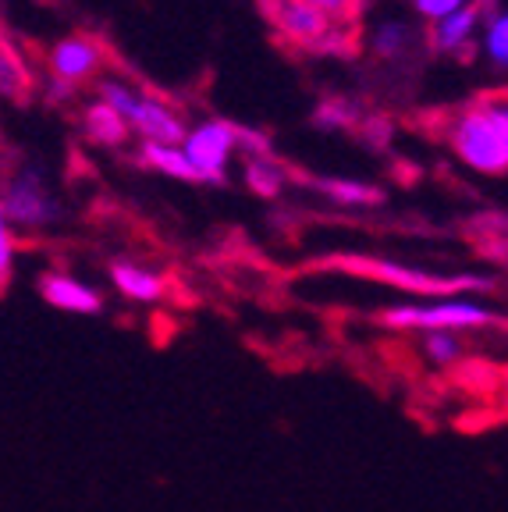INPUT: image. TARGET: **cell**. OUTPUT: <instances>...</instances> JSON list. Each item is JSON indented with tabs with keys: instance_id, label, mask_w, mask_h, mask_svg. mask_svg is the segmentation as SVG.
<instances>
[{
	"instance_id": "1",
	"label": "cell",
	"mask_w": 508,
	"mask_h": 512,
	"mask_svg": "<svg viewBox=\"0 0 508 512\" xmlns=\"http://www.w3.org/2000/svg\"><path fill=\"white\" fill-rule=\"evenodd\" d=\"M448 146L455 157L477 175H505L508 171V104L505 93L477 96L448 121Z\"/></svg>"
},
{
	"instance_id": "2",
	"label": "cell",
	"mask_w": 508,
	"mask_h": 512,
	"mask_svg": "<svg viewBox=\"0 0 508 512\" xmlns=\"http://www.w3.org/2000/svg\"><path fill=\"white\" fill-rule=\"evenodd\" d=\"M270 29L295 50L324 57H352L359 50V25L334 22L331 15L310 8L306 0H260Z\"/></svg>"
},
{
	"instance_id": "3",
	"label": "cell",
	"mask_w": 508,
	"mask_h": 512,
	"mask_svg": "<svg viewBox=\"0 0 508 512\" xmlns=\"http://www.w3.org/2000/svg\"><path fill=\"white\" fill-rule=\"evenodd\" d=\"M96 100L107 104L111 111H118L128 132L139 136L143 143H182L185 128H189L182 114H178V107L160 100L157 93L139 89L135 82L118 79V75H100L96 79Z\"/></svg>"
},
{
	"instance_id": "4",
	"label": "cell",
	"mask_w": 508,
	"mask_h": 512,
	"mask_svg": "<svg viewBox=\"0 0 508 512\" xmlns=\"http://www.w3.org/2000/svg\"><path fill=\"white\" fill-rule=\"evenodd\" d=\"M0 214L8 217L15 235H40L64 221V203L40 164H22L0 189Z\"/></svg>"
},
{
	"instance_id": "5",
	"label": "cell",
	"mask_w": 508,
	"mask_h": 512,
	"mask_svg": "<svg viewBox=\"0 0 508 512\" xmlns=\"http://www.w3.org/2000/svg\"><path fill=\"white\" fill-rule=\"evenodd\" d=\"M384 324L395 331H487L494 324H501L498 310L480 299H466V296H441V299H427V303H402L391 306L384 313Z\"/></svg>"
},
{
	"instance_id": "6",
	"label": "cell",
	"mask_w": 508,
	"mask_h": 512,
	"mask_svg": "<svg viewBox=\"0 0 508 512\" xmlns=\"http://www.w3.org/2000/svg\"><path fill=\"white\" fill-rule=\"evenodd\" d=\"M342 267L423 299L462 296V292H487V288H494V278H484V274H434L420 271V267L395 264V260H374V256H352V260H342Z\"/></svg>"
},
{
	"instance_id": "7",
	"label": "cell",
	"mask_w": 508,
	"mask_h": 512,
	"mask_svg": "<svg viewBox=\"0 0 508 512\" xmlns=\"http://www.w3.org/2000/svg\"><path fill=\"white\" fill-rule=\"evenodd\" d=\"M178 146L189 157L199 185H224L228 182L231 157L239 153V125L224 118L199 121V125L185 128Z\"/></svg>"
},
{
	"instance_id": "8",
	"label": "cell",
	"mask_w": 508,
	"mask_h": 512,
	"mask_svg": "<svg viewBox=\"0 0 508 512\" xmlns=\"http://www.w3.org/2000/svg\"><path fill=\"white\" fill-rule=\"evenodd\" d=\"M47 64L57 82H68V86L79 89L82 82H96L104 75L107 50L93 36H64V40L54 43Z\"/></svg>"
},
{
	"instance_id": "9",
	"label": "cell",
	"mask_w": 508,
	"mask_h": 512,
	"mask_svg": "<svg viewBox=\"0 0 508 512\" xmlns=\"http://www.w3.org/2000/svg\"><path fill=\"white\" fill-rule=\"evenodd\" d=\"M484 11L487 4H480V0H469L466 8L452 11V15L437 18V22H430V50L441 57H459V54H469V50L477 47V32L480 25H484Z\"/></svg>"
},
{
	"instance_id": "10",
	"label": "cell",
	"mask_w": 508,
	"mask_h": 512,
	"mask_svg": "<svg viewBox=\"0 0 508 512\" xmlns=\"http://www.w3.org/2000/svg\"><path fill=\"white\" fill-rule=\"evenodd\" d=\"M40 292L50 306L64 313H79V317H96V313L104 310V296H100V288H93L89 281L75 278L68 271H47L40 278Z\"/></svg>"
},
{
	"instance_id": "11",
	"label": "cell",
	"mask_w": 508,
	"mask_h": 512,
	"mask_svg": "<svg viewBox=\"0 0 508 512\" xmlns=\"http://www.w3.org/2000/svg\"><path fill=\"white\" fill-rule=\"evenodd\" d=\"M111 285L132 303H160L167 296V278L146 264H132V260H118L111 264Z\"/></svg>"
},
{
	"instance_id": "12",
	"label": "cell",
	"mask_w": 508,
	"mask_h": 512,
	"mask_svg": "<svg viewBox=\"0 0 508 512\" xmlns=\"http://www.w3.org/2000/svg\"><path fill=\"white\" fill-rule=\"evenodd\" d=\"M82 132H86V139L93 146H104V150H118V146L128 143V125L121 121L118 111H111L107 104H100V100H93V104H86V111H82Z\"/></svg>"
},
{
	"instance_id": "13",
	"label": "cell",
	"mask_w": 508,
	"mask_h": 512,
	"mask_svg": "<svg viewBox=\"0 0 508 512\" xmlns=\"http://www.w3.org/2000/svg\"><path fill=\"white\" fill-rule=\"evenodd\" d=\"M317 192H324V200H331L334 207H349V210H374L384 203V189L370 182H359V178H320Z\"/></svg>"
},
{
	"instance_id": "14",
	"label": "cell",
	"mask_w": 508,
	"mask_h": 512,
	"mask_svg": "<svg viewBox=\"0 0 508 512\" xmlns=\"http://www.w3.org/2000/svg\"><path fill=\"white\" fill-rule=\"evenodd\" d=\"M139 164H143L146 171H157V175L164 178H175V182H196V171H192L189 157L182 153V146L178 143H143L139 146Z\"/></svg>"
},
{
	"instance_id": "15",
	"label": "cell",
	"mask_w": 508,
	"mask_h": 512,
	"mask_svg": "<svg viewBox=\"0 0 508 512\" xmlns=\"http://www.w3.org/2000/svg\"><path fill=\"white\" fill-rule=\"evenodd\" d=\"M242 178H246V189L260 200H278L288 185V171L281 160H274L270 153H260V157H246L242 164Z\"/></svg>"
},
{
	"instance_id": "16",
	"label": "cell",
	"mask_w": 508,
	"mask_h": 512,
	"mask_svg": "<svg viewBox=\"0 0 508 512\" xmlns=\"http://www.w3.org/2000/svg\"><path fill=\"white\" fill-rule=\"evenodd\" d=\"M477 43H480V54H484L487 64L494 68H505L508 64V15L501 4H487L484 11V25L477 32Z\"/></svg>"
},
{
	"instance_id": "17",
	"label": "cell",
	"mask_w": 508,
	"mask_h": 512,
	"mask_svg": "<svg viewBox=\"0 0 508 512\" xmlns=\"http://www.w3.org/2000/svg\"><path fill=\"white\" fill-rule=\"evenodd\" d=\"M370 47H374V54L381 57V61H405L416 47V25L398 22V18L381 22L370 32Z\"/></svg>"
},
{
	"instance_id": "18",
	"label": "cell",
	"mask_w": 508,
	"mask_h": 512,
	"mask_svg": "<svg viewBox=\"0 0 508 512\" xmlns=\"http://www.w3.org/2000/svg\"><path fill=\"white\" fill-rule=\"evenodd\" d=\"M29 93H32L29 61L8 40H0V96L4 100H25Z\"/></svg>"
},
{
	"instance_id": "19",
	"label": "cell",
	"mask_w": 508,
	"mask_h": 512,
	"mask_svg": "<svg viewBox=\"0 0 508 512\" xmlns=\"http://www.w3.org/2000/svg\"><path fill=\"white\" fill-rule=\"evenodd\" d=\"M423 360L437 370H452L466 360V342H462L459 331H423L420 338Z\"/></svg>"
},
{
	"instance_id": "20",
	"label": "cell",
	"mask_w": 508,
	"mask_h": 512,
	"mask_svg": "<svg viewBox=\"0 0 508 512\" xmlns=\"http://www.w3.org/2000/svg\"><path fill=\"white\" fill-rule=\"evenodd\" d=\"M363 121V111H359L356 100L349 96H327L320 100L317 111H313V125L324 128V132H349Z\"/></svg>"
},
{
	"instance_id": "21",
	"label": "cell",
	"mask_w": 508,
	"mask_h": 512,
	"mask_svg": "<svg viewBox=\"0 0 508 512\" xmlns=\"http://www.w3.org/2000/svg\"><path fill=\"white\" fill-rule=\"evenodd\" d=\"M15 264H18V235L8 224V217L0 214V292L15 278Z\"/></svg>"
},
{
	"instance_id": "22",
	"label": "cell",
	"mask_w": 508,
	"mask_h": 512,
	"mask_svg": "<svg viewBox=\"0 0 508 512\" xmlns=\"http://www.w3.org/2000/svg\"><path fill=\"white\" fill-rule=\"evenodd\" d=\"M310 8L324 11V15H331L334 22H349V25H359V18H363L366 4L370 0H306Z\"/></svg>"
},
{
	"instance_id": "23",
	"label": "cell",
	"mask_w": 508,
	"mask_h": 512,
	"mask_svg": "<svg viewBox=\"0 0 508 512\" xmlns=\"http://www.w3.org/2000/svg\"><path fill=\"white\" fill-rule=\"evenodd\" d=\"M413 4V11L423 18V22H437V18H445V15H452V11H459V8H466L469 0H409Z\"/></svg>"
},
{
	"instance_id": "24",
	"label": "cell",
	"mask_w": 508,
	"mask_h": 512,
	"mask_svg": "<svg viewBox=\"0 0 508 512\" xmlns=\"http://www.w3.org/2000/svg\"><path fill=\"white\" fill-rule=\"evenodd\" d=\"M366 136L374 139V146H388V136H391L388 121H381V118H366Z\"/></svg>"
}]
</instances>
